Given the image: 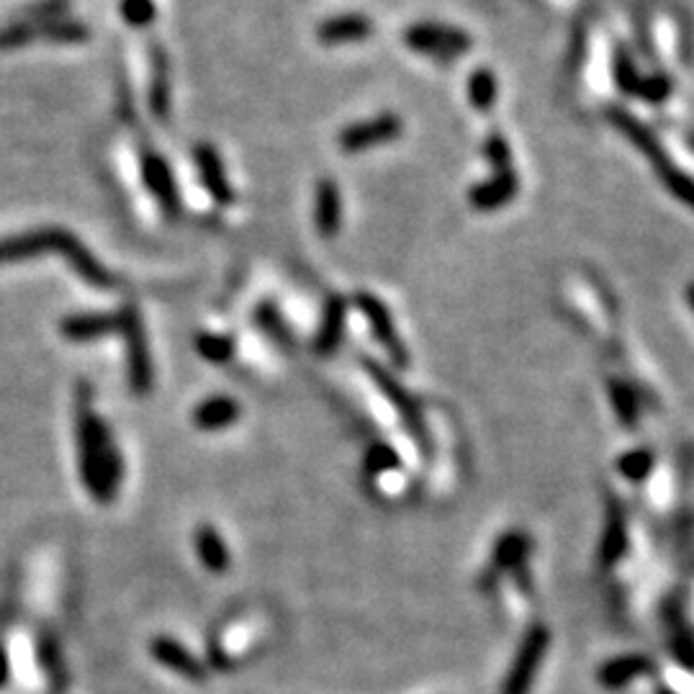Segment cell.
Wrapping results in <instances>:
<instances>
[{"label":"cell","instance_id":"6da1fadb","mask_svg":"<svg viewBox=\"0 0 694 694\" xmlns=\"http://www.w3.org/2000/svg\"><path fill=\"white\" fill-rule=\"evenodd\" d=\"M90 394L85 386H80V407H78V450H80V476L88 489L90 497L96 502L108 504L116 499V491L121 484V458L116 450L114 437L103 425L98 414L90 409Z\"/></svg>","mask_w":694,"mask_h":694},{"label":"cell","instance_id":"7a4b0ae2","mask_svg":"<svg viewBox=\"0 0 694 694\" xmlns=\"http://www.w3.org/2000/svg\"><path fill=\"white\" fill-rule=\"evenodd\" d=\"M44 252L62 255L75 268V273L83 281H88L90 286L108 288L116 283V278L80 245L78 237L65 232V229H39V232H26L18 234V237L0 240V263H18V260L36 258V255H44Z\"/></svg>","mask_w":694,"mask_h":694},{"label":"cell","instance_id":"3957f363","mask_svg":"<svg viewBox=\"0 0 694 694\" xmlns=\"http://www.w3.org/2000/svg\"><path fill=\"white\" fill-rule=\"evenodd\" d=\"M612 124L620 129V132L625 134V137L630 139V142L638 147V150L643 152V155L651 160V165L656 168V173H659V178L664 180V186L669 188L674 196L679 198V201H684L687 206H692L694 209V180L689 178V175H684L682 170L671 162V157H666L664 147L659 144V139L653 137L651 132H648L646 126L641 124V121L635 119V116L625 114V111H612L610 114Z\"/></svg>","mask_w":694,"mask_h":694},{"label":"cell","instance_id":"277c9868","mask_svg":"<svg viewBox=\"0 0 694 694\" xmlns=\"http://www.w3.org/2000/svg\"><path fill=\"white\" fill-rule=\"evenodd\" d=\"M119 332L126 342V360H129V383L137 394L152 389V360L147 337H144L142 317L134 304H126L119 312Z\"/></svg>","mask_w":694,"mask_h":694},{"label":"cell","instance_id":"5b68a950","mask_svg":"<svg viewBox=\"0 0 694 694\" xmlns=\"http://www.w3.org/2000/svg\"><path fill=\"white\" fill-rule=\"evenodd\" d=\"M551 643V633L543 625H533L522 638V646L515 656V664L509 669L507 679H504L502 694H530L533 689V679L540 669L545 651Z\"/></svg>","mask_w":694,"mask_h":694},{"label":"cell","instance_id":"8992f818","mask_svg":"<svg viewBox=\"0 0 694 694\" xmlns=\"http://www.w3.org/2000/svg\"><path fill=\"white\" fill-rule=\"evenodd\" d=\"M365 371H368V376L376 381L378 389L386 394V399L391 401L396 407V412L401 414V419L407 422L409 432H412L414 437H417L419 448H430V440H427V430H425V422H422V417H419V409L417 404H414L412 396L407 394V389L404 386H399V381H396L394 376H391L386 368H381L378 363H373V360H363Z\"/></svg>","mask_w":694,"mask_h":694},{"label":"cell","instance_id":"52a82bcc","mask_svg":"<svg viewBox=\"0 0 694 694\" xmlns=\"http://www.w3.org/2000/svg\"><path fill=\"white\" fill-rule=\"evenodd\" d=\"M355 304H358L360 312L365 314V319H368V324H371L373 337H376V340L381 342L383 350L389 353V358L394 360V363L399 365V368H407V365H409V353H407V347H404V342H401V337L396 335L394 319H391V314H389V309H386V304H383L381 299H376V296H373V294H368V291L358 294Z\"/></svg>","mask_w":694,"mask_h":694},{"label":"cell","instance_id":"ba28073f","mask_svg":"<svg viewBox=\"0 0 694 694\" xmlns=\"http://www.w3.org/2000/svg\"><path fill=\"white\" fill-rule=\"evenodd\" d=\"M407 44L414 52L435 54V57H455L471 49V36L458 29L435 24H417L407 31Z\"/></svg>","mask_w":694,"mask_h":694},{"label":"cell","instance_id":"9c48e42d","mask_svg":"<svg viewBox=\"0 0 694 694\" xmlns=\"http://www.w3.org/2000/svg\"><path fill=\"white\" fill-rule=\"evenodd\" d=\"M401 134V121L394 114H383L376 119L360 121V124L347 126L345 132L340 134L337 144H340L345 152H363L368 147H376V144L391 142L394 137Z\"/></svg>","mask_w":694,"mask_h":694},{"label":"cell","instance_id":"30bf717a","mask_svg":"<svg viewBox=\"0 0 694 694\" xmlns=\"http://www.w3.org/2000/svg\"><path fill=\"white\" fill-rule=\"evenodd\" d=\"M142 175L147 188L152 191V196L160 201L162 211L168 214V219H175L180 211V198L168 162L162 160L157 152H147V155L142 157Z\"/></svg>","mask_w":694,"mask_h":694},{"label":"cell","instance_id":"8fae6325","mask_svg":"<svg viewBox=\"0 0 694 694\" xmlns=\"http://www.w3.org/2000/svg\"><path fill=\"white\" fill-rule=\"evenodd\" d=\"M193 157H196L198 173H201V180H204V186L206 191L211 193V198H214L216 204H222V206L232 204L234 193H232V186H229L227 173H224L219 152H216L211 144H198L196 150H193Z\"/></svg>","mask_w":694,"mask_h":694},{"label":"cell","instance_id":"7c38bea8","mask_svg":"<svg viewBox=\"0 0 694 694\" xmlns=\"http://www.w3.org/2000/svg\"><path fill=\"white\" fill-rule=\"evenodd\" d=\"M150 111L157 119H168L170 111V60L160 42L150 44Z\"/></svg>","mask_w":694,"mask_h":694},{"label":"cell","instance_id":"4fadbf2b","mask_svg":"<svg viewBox=\"0 0 694 694\" xmlns=\"http://www.w3.org/2000/svg\"><path fill=\"white\" fill-rule=\"evenodd\" d=\"M628 551V520H625L623 507L612 499L607 507V525L602 535V548H599V561L602 566H615Z\"/></svg>","mask_w":694,"mask_h":694},{"label":"cell","instance_id":"5bb4252c","mask_svg":"<svg viewBox=\"0 0 694 694\" xmlns=\"http://www.w3.org/2000/svg\"><path fill=\"white\" fill-rule=\"evenodd\" d=\"M314 224L324 240H332L342 224V196L332 180H322L317 186V204H314Z\"/></svg>","mask_w":694,"mask_h":694},{"label":"cell","instance_id":"9a60e30c","mask_svg":"<svg viewBox=\"0 0 694 694\" xmlns=\"http://www.w3.org/2000/svg\"><path fill=\"white\" fill-rule=\"evenodd\" d=\"M150 653L157 661H160L162 666H165V669L175 671V674H180V677L198 679V682L206 677L204 666L198 664V661L193 659L191 653L180 646L178 641H170V638H155L150 646Z\"/></svg>","mask_w":694,"mask_h":694},{"label":"cell","instance_id":"2e32d148","mask_svg":"<svg viewBox=\"0 0 694 694\" xmlns=\"http://www.w3.org/2000/svg\"><path fill=\"white\" fill-rule=\"evenodd\" d=\"M119 332V314H78L62 322V335L72 342H90Z\"/></svg>","mask_w":694,"mask_h":694},{"label":"cell","instance_id":"e0dca14e","mask_svg":"<svg viewBox=\"0 0 694 694\" xmlns=\"http://www.w3.org/2000/svg\"><path fill=\"white\" fill-rule=\"evenodd\" d=\"M240 419V404L229 396H211L193 409V425L198 430H224Z\"/></svg>","mask_w":694,"mask_h":694},{"label":"cell","instance_id":"ac0fdd59","mask_svg":"<svg viewBox=\"0 0 694 694\" xmlns=\"http://www.w3.org/2000/svg\"><path fill=\"white\" fill-rule=\"evenodd\" d=\"M517 193V178L512 170L497 173L491 180L481 183L471 191V204L481 211L499 209V206L509 204Z\"/></svg>","mask_w":694,"mask_h":694},{"label":"cell","instance_id":"d6986e66","mask_svg":"<svg viewBox=\"0 0 694 694\" xmlns=\"http://www.w3.org/2000/svg\"><path fill=\"white\" fill-rule=\"evenodd\" d=\"M373 34L371 18L365 16H335L330 21H324L319 26L317 36L324 44H342V42H360V39H368Z\"/></svg>","mask_w":694,"mask_h":694},{"label":"cell","instance_id":"ffe728a7","mask_svg":"<svg viewBox=\"0 0 694 694\" xmlns=\"http://www.w3.org/2000/svg\"><path fill=\"white\" fill-rule=\"evenodd\" d=\"M345 312L347 304L340 296H332L324 306V317L319 324L317 332V353L319 355H332L337 350L342 340V330H345Z\"/></svg>","mask_w":694,"mask_h":694},{"label":"cell","instance_id":"44dd1931","mask_svg":"<svg viewBox=\"0 0 694 694\" xmlns=\"http://www.w3.org/2000/svg\"><path fill=\"white\" fill-rule=\"evenodd\" d=\"M196 551L201 563L214 574H224L229 569V551L224 545L222 535L216 533L211 525H201L196 530Z\"/></svg>","mask_w":694,"mask_h":694},{"label":"cell","instance_id":"7402d4cb","mask_svg":"<svg viewBox=\"0 0 694 694\" xmlns=\"http://www.w3.org/2000/svg\"><path fill=\"white\" fill-rule=\"evenodd\" d=\"M646 671H651V661L648 659H643V656H623V659H615L602 666L599 684L607 689H620L628 682H633L635 677L646 674Z\"/></svg>","mask_w":694,"mask_h":694},{"label":"cell","instance_id":"603a6c76","mask_svg":"<svg viewBox=\"0 0 694 694\" xmlns=\"http://www.w3.org/2000/svg\"><path fill=\"white\" fill-rule=\"evenodd\" d=\"M527 551H530L527 535L509 533L499 540L494 563H497V569H522L527 561Z\"/></svg>","mask_w":694,"mask_h":694},{"label":"cell","instance_id":"cb8c5ba5","mask_svg":"<svg viewBox=\"0 0 694 694\" xmlns=\"http://www.w3.org/2000/svg\"><path fill=\"white\" fill-rule=\"evenodd\" d=\"M39 29V39H52V42H62V44H78L90 39L88 26L80 24V21H47V24H36Z\"/></svg>","mask_w":694,"mask_h":694},{"label":"cell","instance_id":"d4e9b609","mask_svg":"<svg viewBox=\"0 0 694 694\" xmlns=\"http://www.w3.org/2000/svg\"><path fill=\"white\" fill-rule=\"evenodd\" d=\"M468 98L476 106V111H489L497 101V78L489 70L473 72L468 80Z\"/></svg>","mask_w":694,"mask_h":694},{"label":"cell","instance_id":"484cf974","mask_svg":"<svg viewBox=\"0 0 694 694\" xmlns=\"http://www.w3.org/2000/svg\"><path fill=\"white\" fill-rule=\"evenodd\" d=\"M196 350L201 353V358H206L209 363H227L234 355V342L224 335L204 332V335L196 337Z\"/></svg>","mask_w":694,"mask_h":694},{"label":"cell","instance_id":"4316f807","mask_svg":"<svg viewBox=\"0 0 694 694\" xmlns=\"http://www.w3.org/2000/svg\"><path fill=\"white\" fill-rule=\"evenodd\" d=\"M121 16L134 29H147L157 18L155 0H121Z\"/></svg>","mask_w":694,"mask_h":694},{"label":"cell","instance_id":"83f0119b","mask_svg":"<svg viewBox=\"0 0 694 694\" xmlns=\"http://www.w3.org/2000/svg\"><path fill=\"white\" fill-rule=\"evenodd\" d=\"M610 391H612V404H615V412L617 417H620V422H623L625 427L638 425V407H635V396L630 394L628 386H625V383L612 381Z\"/></svg>","mask_w":694,"mask_h":694},{"label":"cell","instance_id":"f1b7e54d","mask_svg":"<svg viewBox=\"0 0 694 694\" xmlns=\"http://www.w3.org/2000/svg\"><path fill=\"white\" fill-rule=\"evenodd\" d=\"M651 468H653L651 450H635V453L623 455V461H620V471H623L630 481H643L648 473H651Z\"/></svg>","mask_w":694,"mask_h":694},{"label":"cell","instance_id":"f546056e","mask_svg":"<svg viewBox=\"0 0 694 694\" xmlns=\"http://www.w3.org/2000/svg\"><path fill=\"white\" fill-rule=\"evenodd\" d=\"M31 39H39V29L36 24H24V21H16L13 26H6L0 31V49H18L29 44Z\"/></svg>","mask_w":694,"mask_h":694},{"label":"cell","instance_id":"4dcf8cb0","mask_svg":"<svg viewBox=\"0 0 694 694\" xmlns=\"http://www.w3.org/2000/svg\"><path fill=\"white\" fill-rule=\"evenodd\" d=\"M486 157H489L491 165L497 168V173L512 170V152H509L507 139L499 137V134L489 137V142H486Z\"/></svg>","mask_w":694,"mask_h":694},{"label":"cell","instance_id":"1f68e13d","mask_svg":"<svg viewBox=\"0 0 694 694\" xmlns=\"http://www.w3.org/2000/svg\"><path fill=\"white\" fill-rule=\"evenodd\" d=\"M399 466V458H396L394 450L389 445H373L371 453H368V468L371 471H386V468Z\"/></svg>","mask_w":694,"mask_h":694},{"label":"cell","instance_id":"d6a6232c","mask_svg":"<svg viewBox=\"0 0 694 694\" xmlns=\"http://www.w3.org/2000/svg\"><path fill=\"white\" fill-rule=\"evenodd\" d=\"M8 671H11L8 669V656H6V651L0 648V687L8 682Z\"/></svg>","mask_w":694,"mask_h":694},{"label":"cell","instance_id":"836d02e7","mask_svg":"<svg viewBox=\"0 0 694 694\" xmlns=\"http://www.w3.org/2000/svg\"><path fill=\"white\" fill-rule=\"evenodd\" d=\"M687 299H689V304H692V309H694V286L687 288Z\"/></svg>","mask_w":694,"mask_h":694}]
</instances>
